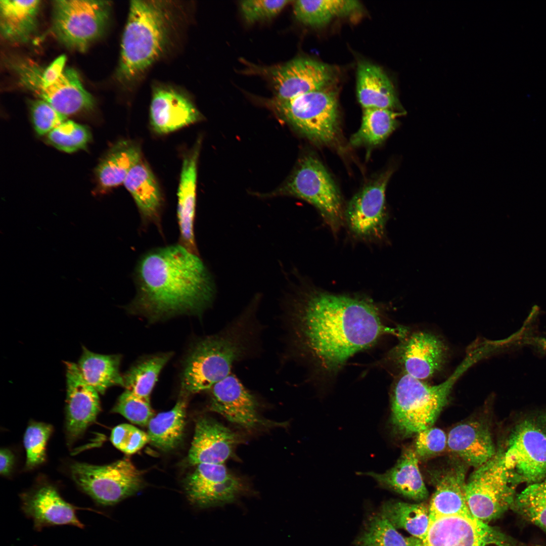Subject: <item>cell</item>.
<instances>
[{
  "mask_svg": "<svg viewBox=\"0 0 546 546\" xmlns=\"http://www.w3.org/2000/svg\"><path fill=\"white\" fill-rule=\"evenodd\" d=\"M290 303L285 320L290 340L327 370L339 368L381 336L399 332L385 326L376 306L363 299L310 291Z\"/></svg>",
  "mask_w": 546,
  "mask_h": 546,
  "instance_id": "6da1fadb",
  "label": "cell"
},
{
  "mask_svg": "<svg viewBox=\"0 0 546 546\" xmlns=\"http://www.w3.org/2000/svg\"><path fill=\"white\" fill-rule=\"evenodd\" d=\"M136 295L130 311L155 321L179 314H201L212 304L215 287L198 254L180 245L143 255L135 270Z\"/></svg>",
  "mask_w": 546,
  "mask_h": 546,
  "instance_id": "7a4b0ae2",
  "label": "cell"
},
{
  "mask_svg": "<svg viewBox=\"0 0 546 546\" xmlns=\"http://www.w3.org/2000/svg\"><path fill=\"white\" fill-rule=\"evenodd\" d=\"M261 329L254 302L220 331L198 340L184 365L180 383L183 394L209 390L230 375L236 363L255 352Z\"/></svg>",
  "mask_w": 546,
  "mask_h": 546,
  "instance_id": "3957f363",
  "label": "cell"
},
{
  "mask_svg": "<svg viewBox=\"0 0 546 546\" xmlns=\"http://www.w3.org/2000/svg\"><path fill=\"white\" fill-rule=\"evenodd\" d=\"M178 5L167 1H131L121 41L117 77L138 80L167 51L177 24Z\"/></svg>",
  "mask_w": 546,
  "mask_h": 546,
  "instance_id": "277c9868",
  "label": "cell"
},
{
  "mask_svg": "<svg viewBox=\"0 0 546 546\" xmlns=\"http://www.w3.org/2000/svg\"><path fill=\"white\" fill-rule=\"evenodd\" d=\"M475 362L473 357L467 355L447 379L437 385L403 374L395 384L392 397L391 421L394 431L408 437L433 426L454 383Z\"/></svg>",
  "mask_w": 546,
  "mask_h": 546,
  "instance_id": "5b68a950",
  "label": "cell"
},
{
  "mask_svg": "<svg viewBox=\"0 0 546 546\" xmlns=\"http://www.w3.org/2000/svg\"><path fill=\"white\" fill-rule=\"evenodd\" d=\"M515 485L546 478V410L532 413L516 421L500 448Z\"/></svg>",
  "mask_w": 546,
  "mask_h": 546,
  "instance_id": "8992f818",
  "label": "cell"
},
{
  "mask_svg": "<svg viewBox=\"0 0 546 546\" xmlns=\"http://www.w3.org/2000/svg\"><path fill=\"white\" fill-rule=\"evenodd\" d=\"M274 112L300 133L318 144L335 141L339 130L336 94L329 88L289 99L266 102Z\"/></svg>",
  "mask_w": 546,
  "mask_h": 546,
  "instance_id": "52a82bcc",
  "label": "cell"
},
{
  "mask_svg": "<svg viewBox=\"0 0 546 546\" xmlns=\"http://www.w3.org/2000/svg\"><path fill=\"white\" fill-rule=\"evenodd\" d=\"M70 471L78 487L101 506L114 505L144 486L142 472L126 458L102 466L76 462Z\"/></svg>",
  "mask_w": 546,
  "mask_h": 546,
  "instance_id": "ba28073f",
  "label": "cell"
},
{
  "mask_svg": "<svg viewBox=\"0 0 546 546\" xmlns=\"http://www.w3.org/2000/svg\"><path fill=\"white\" fill-rule=\"evenodd\" d=\"M504 464L501 450L475 468L466 481V493L471 514L484 522L499 518L511 509L516 493Z\"/></svg>",
  "mask_w": 546,
  "mask_h": 546,
  "instance_id": "9c48e42d",
  "label": "cell"
},
{
  "mask_svg": "<svg viewBox=\"0 0 546 546\" xmlns=\"http://www.w3.org/2000/svg\"><path fill=\"white\" fill-rule=\"evenodd\" d=\"M111 6L110 2L105 1H55L53 32L67 47L84 51L104 32Z\"/></svg>",
  "mask_w": 546,
  "mask_h": 546,
  "instance_id": "30bf717a",
  "label": "cell"
},
{
  "mask_svg": "<svg viewBox=\"0 0 546 546\" xmlns=\"http://www.w3.org/2000/svg\"><path fill=\"white\" fill-rule=\"evenodd\" d=\"M275 194L293 196L310 203L333 229L341 223L342 207L338 190L324 165L314 156L302 158Z\"/></svg>",
  "mask_w": 546,
  "mask_h": 546,
  "instance_id": "8fae6325",
  "label": "cell"
},
{
  "mask_svg": "<svg viewBox=\"0 0 546 546\" xmlns=\"http://www.w3.org/2000/svg\"><path fill=\"white\" fill-rule=\"evenodd\" d=\"M407 539L409 546H530L471 515L430 518L422 539Z\"/></svg>",
  "mask_w": 546,
  "mask_h": 546,
  "instance_id": "7c38bea8",
  "label": "cell"
},
{
  "mask_svg": "<svg viewBox=\"0 0 546 546\" xmlns=\"http://www.w3.org/2000/svg\"><path fill=\"white\" fill-rule=\"evenodd\" d=\"M187 497L193 506L206 509L235 502L244 492L241 480L224 464H201L184 481Z\"/></svg>",
  "mask_w": 546,
  "mask_h": 546,
  "instance_id": "4fadbf2b",
  "label": "cell"
},
{
  "mask_svg": "<svg viewBox=\"0 0 546 546\" xmlns=\"http://www.w3.org/2000/svg\"><path fill=\"white\" fill-rule=\"evenodd\" d=\"M209 390V410L241 428L251 430L283 425L266 420L260 416L259 403L256 396L232 373Z\"/></svg>",
  "mask_w": 546,
  "mask_h": 546,
  "instance_id": "5bb4252c",
  "label": "cell"
},
{
  "mask_svg": "<svg viewBox=\"0 0 546 546\" xmlns=\"http://www.w3.org/2000/svg\"><path fill=\"white\" fill-rule=\"evenodd\" d=\"M275 98L289 99L311 92L327 89L336 80L332 66L316 60L297 58L269 69Z\"/></svg>",
  "mask_w": 546,
  "mask_h": 546,
  "instance_id": "9a60e30c",
  "label": "cell"
},
{
  "mask_svg": "<svg viewBox=\"0 0 546 546\" xmlns=\"http://www.w3.org/2000/svg\"><path fill=\"white\" fill-rule=\"evenodd\" d=\"M66 369V398L65 431L68 444L82 436L97 419L101 411L98 392L83 378L77 365L64 362Z\"/></svg>",
  "mask_w": 546,
  "mask_h": 546,
  "instance_id": "2e32d148",
  "label": "cell"
},
{
  "mask_svg": "<svg viewBox=\"0 0 546 546\" xmlns=\"http://www.w3.org/2000/svg\"><path fill=\"white\" fill-rule=\"evenodd\" d=\"M20 497L21 509L27 518L33 520L36 531L60 525L84 527L76 514L80 508L66 501L57 488L48 481L37 482Z\"/></svg>",
  "mask_w": 546,
  "mask_h": 546,
  "instance_id": "e0dca14e",
  "label": "cell"
},
{
  "mask_svg": "<svg viewBox=\"0 0 546 546\" xmlns=\"http://www.w3.org/2000/svg\"><path fill=\"white\" fill-rule=\"evenodd\" d=\"M388 171L363 187L349 202L345 212L351 232L363 238H380L384 234L385 191Z\"/></svg>",
  "mask_w": 546,
  "mask_h": 546,
  "instance_id": "ac0fdd59",
  "label": "cell"
},
{
  "mask_svg": "<svg viewBox=\"0 0 546 546\" xmlns=\"http://www.w3.org/2000/svg\"><path fill=\"white\" fill-rule=\"evenodd\" d=\"M21 84L67 116L92 109L94 100L83 87L76 71L67 68L55 80L41 84L24 72L15 70Z\"/></svg>",
  "mask_w": 546,
  "mask_h": 546,
  "instance_id": "d6986e66",
  "label": "cell"
},
{
  "mask_svg": "<svg viewBox=\"0 0 546 546\" xmlns=\"http://www.w3.org/2000/svg\"><path fill=\"white\" fill-rule=\"evenodd\" d=\"M403 374L424 381L438 373L444 364L447 348L438 336L423 331L411 334L398 351Z\"/></svg>",
  "mask_w": 546,
  "mask_h": 546,
  "instance_id": "ffe728a7",
  "label": "cell"
},
{
  "mask_svg": "<svg viewBox=\"0 0 546 546\" xmlns=\"http://www.w3.org/2000/svg\"><path fill=\"white\" fill-rule=\"evenodd\" d=\"M240 441L238 435L229 428L209 417L197 421L188 456L191 465L219 464L234 453Z\"/></svg>",
  "mask_w": 546,
  "mask_h": 546,
  "instance_id": "44dd1931",
  "label": "cell"
},
{
  "mask_svg": "<svg viewBox=\"0 0 546 546\" xmlns=\"http://www.w3.org/2000/svg\"><path fill=\"white\" fill-rule=\"evenodd\" d=\"M202 115L185 95L170 87L154 88L150 107L151 126L158 134H167L199 121Z\"/></svg>",
  "mask_w": 546,
  "mask_h": 546,
  "instance_id": "7402d4cb",
  "label": "cell"
},
{
  "mask_svg": "<svg viewBox=\"0 0 546 546\" xmlns=\"http://www.w3.org/2000/svg\"><path fill=\"white\" fill-rule=\"evenodd\" d=\"M447 435V449L467 466L474 469L490 460L497 451L488 426L480 420L458 424Z\"/></svg>",
  "mask_w": 546,
  "mask_h": 546,
  "instance_id": "603a6c76",
  "label": "cell"
},
{
  "mask_svg": "<svg viewBox=\"0 0 546 546\" xmlns=\"http://www.w3.org/2000/svg\"><path fill=\"white\" fill-rule=\"evenodd\" d=\"M467 466L456 462L437 476L429 507L430 518L471 515L466 498Z\"/></svg>",
  "mask_w": 546,
  "mask_h": 546,
  "instance_id": "cb8c5ba5",
  "label": "cell"
},
{
  "mask_svg": "<svg viewBox=\"0 0 546 546\" xmlns=\"http://www.w3.org/2000/svg\"><path fill=\"white\" fill-rule=\"evenodd\" d=\"M200 142L198 141L183 161L177 191V215L180 244L198 254L194 234L197 163Z\"/></svg>",
  "mask_w": 546,
  "mask_h": 546,
  "instance_id": "d4e9b609",
  "label": "cell"
},
{
  "mask_svg": "<svg viewBox=\"0 0 546 546\" xmlns=\"http://www.w3.org/2000/svg\"><path fill=\"white\" fill-rule=\"evenodd\" d=\"M419 461L414 447H408L404 449L396 464L386 472L380 474L370 472L365 474L404 496L422 500L427 498L428 491L420 471Z\"/></svg>",
  "mask_w": 546,
  "mask_h": 546,
  "instance_id": "484cf974",
  "label": "cell"
},
{
  "mask_svg": "<svg viewBox=\"0 0 546 546\" xmlns=\"http://www.w3.org/2000/svg\"><path fill=\"white\" fill-rule=\"evenodd\" d=\"M356 93L366 109L402 111L394 86L386 73L377 65L362 62L357 69Z\"/></svg>",
  "mask_w": 546,
  "mask_h": 546,
  "instance_id": "4316f807",
  "label": "cell"
},
{
  "mask_svg": "<svg viewBox=\"0 0 546 546\" xmlns=\"http://www.w3.org/2000/svg\"><path fill=\"white\" fill-rule=\"evenodd\" d=\"M123 184L132 196L145 223L159 224L163 198L157 181L141 159L130 170Z\"/></svg>",
  "mask_w": 546,
  "mask_h": 546,
  "instance_id": "83f0119b",
  "label": "cell"
},
{
  "mask_svg": "<svg viewBox=\"0 0 546 546\" xmlns=\"http://www.w3.org/2000/svg\"><path fill=\"white\" fill-rule=\"evenodd\" d=\"M40 1H0V29L4 38L12 42L27 41L36 27Z\"/></svg>",
  "mask_w": 546,
  "mask_h": 546,
  "instance_id": "f1b7e54d",
  "label": "cell"
},
{
  "mask_svg": "<svg viewBox=\"0 0 546 546\" xmlns=\"http://www.w3.org/2000/svg\"><path fill=\"white\" fill-rule=\"evenodd\" d=\"M77 366L84 380L99 393L104 394L114 386L124 387L119 368L121 357L117 354L93 352L84 346Z\"/></svg>",
  "mask_w": 546,
  "mask_h": 546,
  "instance_id": "f546056e",
  "label": "cell"
},
{
  "mask_svg": "<svg viewBox=\"0 0 546 546\" xmlns=\"http://www.w3.org/2000/svg\"><path fill=\"white\" fill-rule=\"evenodd\" d=\"M141 158V148L136 143L126 140L117 143L97 167L100 186L105 190L123 184L131 169Z\"/></svg>",
  "mask_w": 546,
  "mask_h": 546,
  "instance_id": "4dcf8cb0",
  "label": "cell"
},
{
  "mask_svg": "<svg viewBox=\"0 0 546 546\" xmlns=\"http://www.w3.org/2000/svg\"><path fill=\"white\" fill-rule=\"evenodd\" d=\"M187 401L180 398L170 411L153 417L148 424L149 442L158 449L169 451L175 448L183 437Z\"/></svg>",
  "mask_w": 546,
  "mask_h": 546,
  "instance_id": "1f68e13d",
  "label": "cell"
},
{
  "mask_svg": "<svg viewBox=\"0 0 546 546\" xmlns=\"http://www.w3.org/2000/svg\"><path fill=\"white\" fill-rule=\"evenodd\" d=\"M359 8V2L353 0L296 1L293 12L302 23L319 27L337 17L351 14Z\"/></svg>",
  "mask_w": 546,
  "mask_h": 546,
  "instance_id": "d6a6232c",
  "label": "cell"
},
{
  "mask_svg": "<svg viewBox=\"0 0 546 546\" xmlns=\"http://www.w3.org/2000/svg\"><path fill=\"white\" fill-rule=\"evenodd\" d=\"M400 112L386 109H364L360 127L351 137L354 146H376L385 141L397 128Z\"/></svg>",
  "mask_w": 546,
  "mask_h": 546,
  "instance_id": "836d02e7",
  "label": "cell"
},
{
  "mask_svg": "<svg viewBox=\"0 0 546 546\" xmlns=\"http://www.w3.org/2000/svg\"><path fill=\"white\" fill-rule=\"evenodd\" d=\"M172 353H161L138 361L123 375L125 390L136 396L150 401V396L163 367Z\"/></svg>",
  "mask_w": 546,
  "mask_h": 546,
  "instance_id": "e575fe53",
  "label": "cell"
},
{
  "mask_svg": "<svg viewBox=\"0 0 546 546\" xmlns=\"http://www.w3.org/2000/svg\"><path fill=\"white\" fill-rule=\"evenodd\" d=\"M382 514L396 528H402L413 537L422 539L430 523L429 507L423 503L389 502L382 506Z\"/></svg>",
  "mask_w": 546,
  "mask_h": 546,
  "instance_id": "d590c367",
  "label": "cell"
},
{
  "mask_svg": "<svg viewBox=\"0 0 546 546\" xmlns=\"http://www.w3.org/2000/svg\"><path fill=\"white\" fill-rule=\"evenodd\" d=\"M511 509L546 532V478L529 484L516 494Z\"/></svg>",
  "mask_w": 546,
  "mask_h": 546,
  "instance_id": "8d00e7d4",
  "label": "cell"
},
{
  "mask_svg": "<svg viewBox=\"0 0 546 546\" xmlns=\"http://www.w3.org/2000/svg\"><path fill=\"white\" fill-rule=\"evenodd\" d=\"M359 542L360 546H409L407 538L381 513L372 517Z\"/></svg>",
  "mask_w": 546,
  "mask_h": 546,
  "instance_id": "74e56055",
  "label": "cell"
},
{
  "mask_svg": "<svg viewBox=\"0 0 546 546\" xmlns=\"http://www.w3.org/2000/svg\"><path fill=\"white\" fill-rule=\"evenodd\" d=\"M90 139L85 126L66 120L47 134L48 143L57 149L72 153L84 149Z\"/></svg>",
  "mask_w": 546,
  "mask_h": 546,
  "instance_id": "f35d334b",
  "label": "cell"
},
{
  "mask_svg": "<svg viewBox=\"0 0 546 546\" xmlns=\"http://www.w3.org/2000/svg\"><path fill=\"white\" fill-rule=\"evenodd\" d=\"M53 430L51 424L35 421L30 422L23 438L26 452V469H33L44 462L47 443Z\"/></svg>",
  "mask_w": 546,
  "mask_h": 546,
  "instance_id": "ab89813d",
  "label": "cell"
},
{
  "mask_svg": "<svg viewBox=\"0 0 546 546\" xmlns=\"http://www.w3.org/2000/svg\"><path fill=\"white\" fill-rule=\"evenodd\" d=\"M112 411L140 426L147 425L154 417L150 401L139 397L126 390L119 396Z\"/></svg>",
  "mask_w": 546,
  "mask_h": 546,
  "instance_id": "60d3db41",
  "label": "cell"
},
{
  "mask_svg": "<svg viewBox=\"0 0 546 546\" xmlns=\"http://www.w3.org/2000/svg\"><path fill=\"white\" fill-rule=\"evenodd\" d=\"M413 447L419 460L437 456L447 449V434L439 428H426L416 435Z\"/></svg>",
  "mask_w": 546,
  "mask_h": 546,
  "instance_id": "b9f144b4",
  "label": "cell"
},
{
  "mask_svg": "<svg viewBox=\"0 0 546 546\" xmlns=\"http://www.w3.org/2000/svg\"><path fill=\"white\" fill-rule=\"evenodd\" d=\"M110 440L118 449L126 454L140 450L149 442L147 433L129 424H122L112 430Z\"/></svg>",
  "mask_w": 546,
  "mask_h": 546,
  "instance_id": "7bdbcfd3",
  "label": "cell"
},
{
  "mask_svg": "<svg viewBox=\"0 0 546 546\" xmlns=\"http://www.w3.org/2000/svg\"><path fill=\"white\" fill-rule=\"evenodd\" d=\"M30 110L34 128L40 135L48 134L67 120V116L39 99L31 102Z\"/></svg>",
  "mask_w": 546,
  "mask_h": 546,
  "instance_id": "ee69618b",
  "label": "cell"
},
{
  "mask_svg": "<svg viewBox=\"0 0 546 546\" xmlns=\"http://www.w3.org/2000/svg\"><path fill=\"white\" fill-rule=\"evenodd\" d=\"M290 3L286 0L244 1L240 3V8L245 20L253 23L274 17Z\"/></svg>",
  "mask_w": 546,
  "mask_h": 546,
  "instance_id": "f6af8a7d",
  "label": "cell"
},
{
  "mask_svg": "<svg viewBox=\"0 0 546 546\" xmlns=\"http://www.w3.org/2000/svg\"><path fill=\"white\" fill-rule=\"evenodd\" d=\"M14 464V456L7 448H2L0 451V473L2 475H9Z\"/></svg>",
  "mask_w": 546,
  "mask_h": 546,
  "instance_id": "bcb514c9",
  "label": "cell"
}]
</instances>
